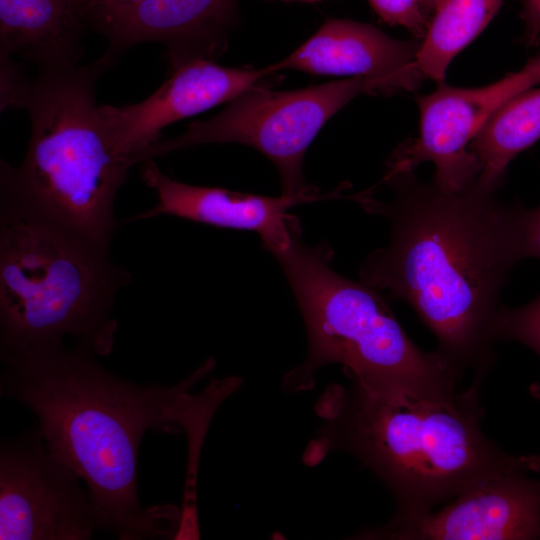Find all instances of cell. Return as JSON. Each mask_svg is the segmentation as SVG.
Instances as JSON below:
<instances>
[{
  "instance_id": "obj_1",
  "label": "cell",
  "mask_w": 540,
  "mask_h": 540,
  "mask_svg": "<svg viewBox=\"0 0 540 540\" xmlns=\"http://www.w3.org/2000/svg\"><path fill=\"white\" fill-rule=\"evenodd\" d=\"M392 196H354L384 217L385 247L370 253L360 281L409 304L437 339V352L462 376L484 378L494 362V325L509 272L523 260V207L499 200L476 181L460 190L388 170Z\"/></svg>"
},
{
  "instance_id": "obj_2",
  "label": "cell",
  "mask_w": 540,
  "mask_h": 540,
  "mask_svg": "<svg viewBox=\"0 0 540 540\" xmlns=\"http://www.w3.org/2000/svg\"><path fill=\"white\" fill-rule=\"evenodd\" d=\"M0 356L1 395L35 414L48 451L85 482L99 530L122 540L174 538L175 506H141L138 450L148 430L183 431L195 398L190 391L215 360L166 386L121 378L96 354L64 341L0 348Z\"/></svg>"
},
{
  "instance_id": "obj_3",
  "label": "cell",
  "mask_w": 540,
  "mask_h": 540,
  "mask_svg": "<svg viewBox=\"0 0 540 540\" xmlns=\"http://www.w3.org/2000/svg\"><path fill=\"white\" fill-rule=\"evenodd\" d=\"M482 380L444 396L330 384L314 406L321 425L303 461L313 466L348 452L391 491L395 517L428 512L519 461L482 431Z\"/></svg>"
},
{
  "instance_id": "obj_4",
  "label": "cell",
  "mask_w": 540,
  "mask_h": 540,
  "mask_svg": "<svg viewBox=\"0 0 540 540\" xmlns=\"http://www.w3.org/2000/svg\"><path fill=\"white\" fill-rule=\"evenodd\" d=\"M130 273L0 180V347L64 341L110 354Z\"/></svg>"
},
{
  "instance_id": "obj_5",
  "label": "cell",
  "mask_w": 540,
  "mask_h": 540,
  "mask_svg": "<svg viewBox=\"0 0 540 540\" xmlns=\"http://www.w3.org/2000/svg\"><path fill=\"white\" fill-rule=\"evenodd\" d=\"M290 243L271 254L292 289L308 337L304 361L284 377L288 393L311 389L323 366L341 364L354 381L375 391L422 396L456 392L460 375L437 352L417 347L381 292L337 273L326 241L308 245L299 220H289Z\"/></svg>"
},
{
  "instance_id": "obj_6",
  "label": "cell",
  "mask_w": 540,
  "mask_h": 540,
  "mask_svg": "<svg viewBox=\"0 0 540 540\" xmlns=\"http://www.w3.org/2000/svg\"><path fill=\"white\" fill-rule=\"evenodd\" d=\"M95 62L39 71L24 99L31 136L22 164L1 161L0 180L87 240L109 248L117 228L114 201L131 168L100 121L95 88L112 66Z\"/></svg>"
},
{
  "instance_id": "obj_7",
  "label": "cell",
  "mask_w": 540,
  "mask_h": 540,
  "mask_svg": "<svg viewBox=\"0 0 540 540\" xmlns=\"http://www.w3.org/2000/svg\"><path fill=\"white\" fill-rule=\"evenodd\" d=\"M363 93L382 94V90L377 82L362 77L290 91H273L262 84L227 103L214 117L194 121L174 138L160 139L139 162L201 144L239 143L272 161L281 194L321 196L303 175L306 150L328 120Z\"/></svg>"
},
{
  "instance_id": "obj_8",
  "label": "cell",
  "mask_w": 540,
  "mask_h": 540,
  "mask_svg": "<svg viewBox=\"0 0 540 540\" xmlns=\"http://www.w3.org/2000/svg\"><path fill=\"white\" fill-rule=\"evenodd\" d=\"M80 476L52 455L39 430L2 441L0 539L86 540L99 530Z\"/></svg>"
},
{
  "instance_id": "obj_9",
  "label": "cell",
  "mask_w": 540,
  "mask_h": 540,
  "mask_svg": "<svg viewBox=\"0 0 540 540\" xmlns=\"http://www.w3.org/2000/svg\"><path fill=\"white\" fill-rule=\"evenodd\" d=\"M540 84V55L517 72L480 88L439 83L417 98L420 133L390 157L387 169L412 170L425 162L435 166L433 182L447 190L472 185L480 173L469 145L492 114L513 96Z\"/></svg>"
},
{
  "instance_id": "obj_10",
  "label": "cell",
  "mask_w": 540,
  "mask_h": 540,
  "mask_svg": "<svg viewBox=\"0 0 540 540\" xmlns=\"http://www.w3.org/2000/svg\"><path fill=\"white\" fill-rule=\"evenodd\" d=\"M521 456L439 511L395 517L363 530L357 539L507 540L540 539V480L528 476Z\"/></svg>"
},
{
  "instance_id": "obj_11",
  "label": "cell",
  "mask_w": 540,
  "mask_h": 540,
  "mask_svg": "<svg viewBox=\"0 0 540 540\" xmlns=\"http://www.w3.org/2000/svg\"><path fill=\"white\" fill-rule=\"evenodd\" d=\"M267 67L236 68L213 60H194L173 70L171 76L141 102L98 107L104 131L116 152L130 166L161 138L170 124L229 103L274 75Z\"/></svg>"
},
{
  "instance_id": "obj_12",
  "label": "cell",
  "mask_w": 540,
  "mask_h": 540,
  "mask_svg": "<svg viewBox=\"0 0 540 540\" xmlns=\"http://www.w3.org/2000/svg\"><path fill=\"white\" fill-rule=\"evenodd\" d=\"M238 0H143L96 19L92 27L119 53L144 42L166 46L171 71L194 60H215L227 48Z\"/></svg>"
},
{
  "instance_id": "obj_13",
  "label": "cell",
  "mask_w": 540,
  "mask_h": 540,
  "mask_svg": "<svg viewBox=\"0 0 540 540\" xmlns=\"http://www.w3.org/2000/svg\"><path fill=\"white\" fill-rule=\"evenodd\" d=\"M421 42L394 39L377 27L329 18L302 45L267 68L313 75L362 77L377 82L382 94L417 90L424 78L417 65Z\"/></svg>"
},
{
  "instance_id": "obj_14",
  "label": "cell",
  "mask_w": 540,
  "mask_h": 540,
  "mask_svg": "<svg viewBox=\"0 0 540 540\" xmlns=\"http://www.w3.org/2000/svg\"><path fill=\"white\" fill-rule=\"evenodd\" d=\"M141 176L158 201L129 220L170 215L221 228L254 231L269 253L290 243L291 207L327 197L285 194L270 197L186 184L164 174L153 159L143 162Z\"/></svg>"
},
{
  "instance_id": "obj_15",
  "label": "cell",
  "mask_w": 540,
  "mask_h": 540,
  "mask_svg": "<svg viewBox=\"0 0 540 540\" xmlns=\"http://www.w3.org/2000/svg\"><path fill=\"white\" fill-rule=\"evenodd\" d=\"M88 27L89 0H0V54L39 71L76 65Z\"/></svg>"
},
{
  "instance_id": "obj_16",
  "label": "cell",
  "mask_w": 540,
  "mask_h": 540,
  "mask_svg": "<svg viewBox=\"0 0 540 540\" xmlns=\"http://www.w3.org/2000/svg\"><path fill=\"white\" fill-rule=\"evenodd\" d=\"M539 138L540 88H530L501 105L471 141L480 166L476 183L497 190L509 163Z\"/></svg>"
},
{
  "instance_id": "obj_17",
  "label": "cell",
  "mask_w": 540,
  "mask_h": 540,
  "mask_svg": "<svg viewBox=\"0 0 540 540\" xmlns=\"http://www.w3.org/2000/svg\"><path fill=\"white\" fill-rule=\"evenodd\" d=\"M503 0H440L417 54L425 78L442 83L453 58L496 15Z\"/></svg>"
},
{
  "instance_id": "obj_18",
  "label": "cell",
  "mask_w": 540,
  "mask_h": 540,
  "mask_svg": "<svg viewBox=\"0 0 540 540\" xmlns=\"http://www.w3.org/2000/svg\"><path fill=\"white\" fill-rule=\"evenodd\" d=\"M241 385L237 377L212 380L197 399L185 419L183 432L188 442V464L184 497L174 539H198L196 504L197 471L200 451L210 422L220 404Z\"/></svg>"
},
{
  "instance_id": "obj_19",
  "label": "cell",
  "mask_w": 540,
  "mask_h": 540,
  "mask_svg": "<svg viewBox=\"0 0 540 540\" xmlns=\"http://www.w3.org/2000/svg\"><path fill=\"white\" fill-rule=\"evenodd\" d=\"M494 335L496 341L519 342L540 356V296L519 308L502 306L496 317ZM532 391L540 399V385H534Z\"/></svg>"
},
{
  "instance_id": "obj_20",
  "label": "cell",
  "mask_w": 540,
  "mask_h": 540,
  "mask_svg": "<svg viewBox=\"0 0 540 540\" xmlns=\"http://www.w3.org/2000/svg\"><path fill=\"white\" fill-rule=\"evenodd\" d=\"M379 17L389 25H399L416 37H424L428 21L418 0H369Z\"/></svg>"
},
{
  "instance_id": "obj_21",
  "label": "cell",
  "mask_w": 540,
  "mask_h": 540,
  "mask_svg": "<svg viewBox=\"0 0 540 540\" xmlns=\"http://www.w3.org/2000/svg\"><path fill=\"white\" fill-rule=\"evenodd\" d=\"M1 67V111L23 108L24 99L31 79L28 78L12 57L0 54Z\"/></svg>"
},
{
  "instance_id": "obj_22",
  "label": "cell",
  "mask_w": 540,
  "mask_h": 540,
  "mask_svg": "<svg viewBox=\"0 0 540 540\" xmlns=\"http://www.w3.org/2000/svg\"><path fill=\"white\" fill-rule=\"evenodd\" d=\"M521 240L523 258L540 259V205L533 209L523 208Z\"/></svg>"
},
{
  "instance_id": "obj_23",
  "label": "cell",
  "mask_w": 540,
  "mask_h": 540,
  "mask_svg": "<svg viewBox=\"0 0 540 540\" xmlns=\"http://www.w3.org/2000/svg\"><path fill=\"white\" fill-rule=\"evenodd\" d=\"M524 33L523 43L528 46L540 44V0H523Z\"/></svg>"
},
{
  "instance_id": "obj_24",
  "label": "cell",
  "mask_w": 540,
  "mask_h": 540,
  "mask_svg": "<svg viewBox=\"0 0 540 540\" xmlns=\"http://www.w3.org/2000/svg\"><path fill=\"white\" fill-rule=\"evenodd\" d=\"M141 1L143 0H89L91 27L96 19L132 7Z\"/></svg>"
},
{
  "instance_id": "obj_25",
  "label": "cell",
  "mask_w": 540,
  "mask_h": 540,
  "mask_svg": "<svg viewBox=\"0 0 540 540\" xmlns=\"http://www.w3.org/2000/svg\"><path fill=\"white\" fill-rule=\"evenodd\" d=\"M521 458L529 471H540V455L521 456Z\"/></svg>"
},
{
  "instance_id": "obj_26",
  "label": "cell",
  "mask_w": 540,
  "mask_h": 540,
  "mask_svg": "<svg viewBox=\"0 0 540 540\" xmlns=\"http://www.w3.org/2000/svg\"><path fill=\"white\" fill-rule=\"evenodd\" d=\"M424 13L427 14V13H430V12H434L438 2L440 0H418Z\"/></svg>"
},
{
  "instance_id": "obj_27",
  "label": "cell",
  "mask_w": 540,
  "mask_h": 540,
  "mask_svg": "<svg viewBox=\"0 0 540 540\" xmlns=\"http://www.w3.org/2000/svg\"><path fill=\"white\" fill-rule=\"evenodd\" d=\"M283 1H299V2H309V3H312V2L322 1V0H283Z\"/></svg>"
}]
</instances>
